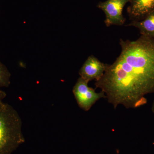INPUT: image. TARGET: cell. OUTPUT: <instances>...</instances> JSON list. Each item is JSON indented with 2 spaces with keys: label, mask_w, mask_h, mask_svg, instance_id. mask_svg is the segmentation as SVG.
Masks as SVG:
<instances>
[{
  "label": "cell",
  "mask_w": 154,
  "mask_h": 154,
  "mask_svg": "<svg viewBox=\"0 0 154 154\" xmlns=\"http://www.w3.org/2000/svg\"><path fill=\"white\" fill-rule=\"evenodd\" d=\"M119 44L120 55L112 64H106L104 75L95 85L114 109L119 105L138 108L146 104V95L154 94V38L120 39Z\"/></svg>",
  "instance_id": "cell-1"
},
{
  "label": "cell",
  "mask_w": 154,
  "mask_h": 154,
  "mask_svg": "<svg viewBox=\"0 0 154 154\" xmlns=\"http://www.w3.org/2000/svg\"><path fill=\"white\" fill-rule=\"evenodd\" d=\"M22 124L17 110L8 103L0 102V154H11L25 142Z\"/></svg>",
  "instance_id": "cell-2"
},
{
  "label": "cell",
  "mask_w": 154,
  "mask_h": 154,
  "mask_svg": "<svg viewBox=\"0 0 154 154\" xmlns=\"http://www.w3.org/2000/svg\"><path fill=\"white\" fill-rule=\"evenodd\" d=\"M89 82L80 77L73 88V94L79 107L88 111L102 98H106L105 93L101 91L96 93L95 89L88 86Z\"/></svg>",
  "instance_id": "cell-3"
},
{
  "label": "cell",
  "mask_w": 154,
  "mask_h": 154,
  "mask_svg": "<svg viewBox=\"0 0 154 154\" xmlns=\"http://www.w3.org/2000/svg\"><path fill=\"white\" fill-rule=\"evenodd\" d=\"M130 0H107L99 3L98 7L105 13V23L107 27L112 25L122 26L125 24V19L122 11L125 5Z\"/></svg>",
  "instance_id": "cell-4"
},
{
  "label": "cell",
  "mask_w": 154,
  "mask_h": 154,
  "mask_svg": "<svg viewBox=\"0 0 154 154\" xmlns=\"http://www.w3.org/2000/svg\"><path fill=\"white\" fill-rule=\"evenodd\" d=\"M106 69V64L91 55L88 58L79 71L80 77L84 79L91 82L100 80L104 75Z\"/></svg>",
  "instance_id": "cell-5"
},
{
  "label": "cell",
  "mask_w": 154,
  "mask_h": 154,
  "mask_svg": "<svg viewBox=\"0 0 154 154\" xmlns=\"http://www.w3.org/2000/svg\"><path fill=\"white\" fill-rule=\"evenodd\" d=\"M128 8L132 21H140L154 11V0H130Z\"/></svg>",
  "instance_id": "cell-6"
},
{
  "label": "cell",
  "mask_w": 154,
  "mask_h": 154,
  "mask_svg": "<svg viewBox=\"0 0 154 154\" xmlns=\"http://www.w3.org/2000/svg\"><path fill=\"white\" fill-rule=\"evenodd\" d=\"M126 26L137 28L141 36L154 38V11L142 20L132 21Z\"/></svg>",
  "instance_id": "cell-7"
},
{
  "label": "cell",
  "mask_w": 154,
  "mask_h": 154,
  "mask_svg": "<svg viewBox=\"0 0 154 154\" xmlns=\"http://www.w3.org/2000/svg\"><path fill=\"white\" fill-rule=\"evenodd\" d=\"M11 74L0 60V88H8L11 85Z\"/></svg>",
  "instance_id": "cell-8"
},
{
  "label": "cell",
  "mask_w": 154,
  "mask_h": 154,
  "mask_svg": "<svg viewBox=\"0 0 154 154\" xmlns=\"http://www.w3.org/2000/svg\"><path fill=\"white\" fill-rule=\"evenodd\" d=\"M7 96V94L5 91L2 90H0V102L2 101L4 99L6 98Z\"/></svg>",
  "instance_id": "cell-9"
},
{
  "label": "cell",
  "mask_w": 154,
  "mask_h": 154,
  "mask_svg": "<svg viewBox=\"0 0 154 154\" xmlns=\"http://www.w3.org/2000/svg\"><path fill=\"white\" fill-rule=\"evenodd\" d=\"M151 109L152 112L154 114V101L153 102L152 105Z\"/></svg>",
  "instance_id": "cell-10"
}]
</instances>
